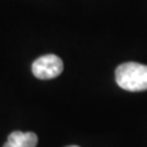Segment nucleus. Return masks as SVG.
I'll list each match as a JSON object with an SVG mask.
<instances>
[{"label":"nucleus","instance_id":"f257e3e1","mask_svg":"<svg viewBox=\"0 0 147 147\" xmlns=\"http://www.w3.org/2000/svg\"><path fill=\"white\" fill-rule=\"evenodd\" d=\"M115 81L120 88L129 92L147 90V65L134 61L124 63L115 70Z\"/></svg>","mask_w":147,"mask_h":147},{"label":"nucleus","instance_id":"f03ea898","mask_svg":"<svg viewBox=\"0 0 147 147\" xmlns=\"http://www.w3.org/2000/svg\"><path fill=\"white\" fill-rule=\"evenodd\" d=\"M64 70V63L58 55L47 54L36 59L32 64V74L39 80L58 77Z\"/></svg>","mask_w":147,"mask_h":147},{"label":"nucleus","instance_id":"7ed1b4c3","mask_svg":"<svg viewBox=\"0 0 147 147\" xmlns=\"http://www.w3.org/2000/svg\"><path fill=\"white\" fill-rule=\"evenodd\" d=\"M38 144V136L34 132L13 131L7 137L3 147H36Z\"/></svg>","mask_w":147,"mask_h":147},{"label":"nucleus","instance_id":"20e7f679","mask_svg":"<svg viewBox=\"0 0 147 147\" xmlns=\"http://www.w3.org/2000/svg\"><path fill=\"white\" fill-rule=\"evenodd\" d=\"M67 147H79V146H67Z\"/></svg>","mask_w":147,"mask_h":147}]
</instances>
